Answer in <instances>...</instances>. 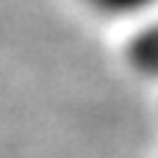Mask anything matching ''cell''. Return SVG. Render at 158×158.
I'll return each mask as SVG.
<instances>
[{
	"label": "cell",
	"instance_id": "6da1fadb",
	"mask_svg": "<svg viewBox=\"0 0 158 158\" xmlns=\"http://www.w3.org/2000/svg\"><path fill=\"white\" fill-rule=\"evenodd\" d=\"M125 61L133 72L144 78H158V11L144 22L133 25L125 42Z\"/></svg>",
	"mask_w": 158,
	"mask_h": 158
},
{
	"label": "cell",
	"instance_id": "7a4b0ae2",
	"mask_svg": "<svg viewBox=\"0 0 158 158\" xmlns=\"http://www.w3.org/2000/svg\"><path fill=\"white\" fill-rule=\"evenodd\" d=\"M89 14L106 22H131L139 25L158 11V0H78Z\"/></svg>",
	"mask_w": 158,
	"mask_h": 158
}]
</instances>
